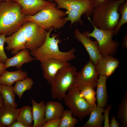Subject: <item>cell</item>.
I'll return each instance as SVG.
<instances>
[{
    "mask_svg": "<svg viewBox=\"0 0 127 127\" xmlns=\"http://www.w3.org/2000/svg\"><path fill=\"white\" fill-rule=\"evenodd\" d=\"M1 83H0V85H1Z\"/></svg>",
    "mask_w": 127,
    "mask_h": 127,
    "instance_id": "cell-42",
    "label": "cell"
},
{
    "mask_svg": "<svg viewBox=\"0 0 127 127\" xmlns=\"http://www.w3.org/2000/svg\"><path fill=\"white\" fill-rule=\"evenodd\" d=\"M22 26L27 40V49L32 52L43 44L46 37V30L30 21H27Z\"/></svg>",
    "mask_w": 127,
    "mask_h": 127,
    "instance_id": "cell-9",
    "label": "cell"
},
{
    "mask_svg": "<svg viewBox=\"0 0 127 127\" xmlns=\"http://www.w3.org/2000/svg\"><path fill=\"white\" fill-rule=\"evenodd\" d=\"M67 14L57 7L55 2H50L41 10L32 16H25V20L35 23L46 30L60 29L66 23Z\"/></svg>",
    "mask_w": 127,
    "mask_h": 127,
    "instance_id": "cell-4",
    "label": "cell"
},
{
    "mask_svg": "<svg viewBox=\"0 0 127 127\" xmlns=\"http://www.w3.org/2000/svg\"><path fill=\"white\" fill-rule=\"evenodd\" d=\"M53 29L50 28L47 32L45 41L40 46L30 52L31 55L36 60L40 62L49 59H55L64 61L68 62L76 58L75 54L76 50L73 48L66 52L61 51L59 49L58 44L59 39L58 35L54 34L50 36Z\"/></svg>",
    "mask_w": 127,
    "mask_h": 127,
    "instance_id": "cell-3",
    "label": "cell"
},
{
    "mask_svg": "<svg viewBox=\"0 0 127 127\" xmlns=\"http://www.w3.org/2000/svg\"><path fill=\"white\" fill-rule=\"evenodd\" d=\"M49 1L50 2H52L53 1V0H45Z\"/></svg>",
    "mask_w": 127,
    "mask_h": 127,
    "instance_id": "cell-40",
    "label": "cell"
},
{
    "mask_svg": "<svg viewBox=\"0 0 127 127\" xmlns=\"http://www.w3.org/2000/svg\"><path fill=\"white\" fill-rule=\"evenodd\" d=\"M28 72L21 69L14 71H6L0 76V83L11 86L17 81L28 77Z\"/></svg>",
    "mask_w": 127,
    "mask_h": 127,
    "instance_id": "cell-20",
    "label": "cell"
},
{
    "mask_svg": "<svg viewBox=\"0 0 127 127\" xmlns=\"http://www.w3.org/2000/svg\"><path fill=\"white\" fill-rule=\"evenodd\" d=\"M34 82L32 79L27 77L24 79L16 82L13 87L14 91L19 98L20 99L25 91L30 90Z\"/></svg>",
    "mask_w": 127,
    "mask_h": 127,
    "instance_id": "cell-26",
    "label": "cell"
},
{
    "mask_svg": "<svg viewBox=\"0 0 127 127\" xmlns=\"http://www.w3.org/2000/svg\"><path fill=\"white\" fill-rule=\"evenodd\" d=\"M10 0H0L1 1H8Z\"/></svg>",
    "mask_w": 127,
    "mask_h": 127,
    "instance_id": "cell-41",
    "label": "cell"
},
{
    "mask_svg": "<svg viewBox=\"0 0 127 127\" xmlns=\"http://www.w3.org/2000/svg\"><path fill=\"white\" fill-rule=\"evenodd\" d=\"M122 47L126 48H127V35L126 34L123 38V43L122 44Z\"/></svg>",
    "mask_w": 127,
    "mask_h": 127,
    "instance_id": "cell-38",
    "label": "cell"
},
{
    "mask_svg": "<svg viewBox=\"0 0 127 127\" xmlns=\"http://www.w3.org/2000/svg\"><path fill=\"white\" fill-rule=\"evenodd\" d=\"M77 72L76 68L71 65L58 71L51 85L52 99H57L60 101L63 99L67 91L73 85Z\"/></svg>",
    "mask_w": 127,
    "mask_h": 127,
    "instance_id": "cell-5",
    "label": "cell"
},
{
    "mask_svg": "<svg viewBox=\"0 0 127 127\" xmlns=\"http://www.w3.org/2000/svg\"><path fill=\"white\" fill-rule=\"evenodd\" d=\"M59 9L78 11L91 17L94 8L92 0H53Z\"/></svg>",
    "mask_w": 127,
    "mask_h": 127,
    "instance_id": "cell-10",
    "label": "cell"
},
{
    "mask_svg": "<svg viewBox=\"0 0 127 127\" xmlns=\"http://www.w3.org/2000/svg\"><path fill=\"white\" fill-rule=\"evenodd\" d=\"M99 75L96 65L89 60L76 73L72 86L80 91L87 87L94 89L96 87Z\"/></svg>",
    "mask_w": 127,
    "mask_h": 127,
    "instance_id": "cell-8",
    "label": "cell"
},
{
    "mask_svg": "<svg viewBox=\"0 0 127 127\" xmlns=\"http://www.w3.org/2000/svg\"><path fill=\"white\" fill-rule=\"evenodd\" d=\"M10 127H27L18 121H16L14 122Z\"/></svg>",
    "mask_w": 127,
    "mask_h": 127,
    "instance_id": "cell-36",
    "label": "cell"
},
{
    "mask_svg": "<svg viewBox=\"0 0 127 127\" xmlns=\"http://www.w3.org/2000/svg\"><path fill=\"white\" fill-rule=\"evenodd\" d=\"M29 50L27 49L21 50L13 57L8 58L5 63V68L13 67L20 69L24 64L33 61L34 58Z\"/></svg>",
    "mask_w": 127,
    "mask_h": 127,
    "instance_id": "cell-17",
    "label": "cell"
},
{
    "mask_svg": "<svg viewBox=\"0 0 127 127\" xmlns=\"http://www.w3.org/2000/svg\"><path fill=\"white\" fill-rule=\"evenodd\" d=\"M67 10L68 16L65 18L66 23L68 20L70 21L71 22V26L75 22H79L80 24H83V22L81 18L82 15L84 14L83 13L78 11L71 9Z\"/></svg>",
    "mask_w": 127,
    "mask_h": 127,
    "instance_id": "cell-30",
    "label": "cell"
},
{
    "mask_svg": "<svg viewBox=\"0 0 127 127\" xmlns=\"http://www.w3.org/2000/svg\"><path fill=\"white\" fill-rule=\"evenodd\" d=\"M40 62L43 76L50 85L60 70L71 65L68 62L53 58L46 59Z\"/></svg>",
    "mask_w": 127,
    "mask_h": 127,
    "instance_id": "cell-11",
    "label": "cell"
},
{
    "mask_svg": "<svg viewBox=\"0 0 127 127\" xmlns=\"http://www.w3.org/2000/svg\"><path fill=\"white\" fill-rule=\"evenodd\" d=\"M110 0H92L94 8L103 5Z\"/></svg>",
    "mask_w": 127,
    "mask_h": 127,
    "instance_id": "cell-35",
    "label": "cell"
},
{
    "mask_svg": "<svg viewBox=\"0 0 127 127\" xmlns=\"http://www.w3.org/2000/svg\"><path fill=\"white\" fill-rule=\"evenodd\" d=\"M126 0H110L105 4L95 8L92 20L87 18L92 25L101 29L114 31L120 19L119 6Z\"/></svg>",
    "mask_w": 127,
    "mask_h": 127,
    "instance_id": "cell-2",
    "label": "cell"
},
{
    "mask_svg": "<svg viewBox=\"0 0 127 127\" xmlns=\"http://www.w3.org/2000/svg\"><path fill=\"white\" fill-rule=\"evenodd\" d=\"M119 123L116 120V117L113 115L110 123V127H119Z\"/></svg>",
    "mask_w": 127,
    "mask_h": 127,
    "instance_id": "cell-34",
    "label": "cell"
},
{
    "mask_svg": "<svg viewBox=\"0 0 127 127\" xmlns=\"http://www.w3.org/2000/svg\"><path fill=\"white\" fill-rule=\"evenodd\" d=\"M0 92L2 95L4 103L16 108L18 104L15 101V94L13 87L1 84L0 86Z\"/></svg>",
    "mask_w": 127,
    "mask_h": 127,
    "instance_id": "cell-25",
    "label": "cell"
},
{
    "mask_svg": "<svg viewBox=\"0 0 127 127\" xmlns=\"http://www.w3.org/2000/svg\"><path fill=\"white\" fill-rule=\"evenodd\" d=\"M106 109H104V127H110V123L109 121V115L110 111L112 108L111 104H109L107 105Z\"/></svg>",
    "mask_w": 127,
    "mask_h": 127,
    "instance_id": "cell-32",
    "label": "cell"
},
{
    "mask_svg": "<svg viewBox=\"0 0 127 127\" xmlns=\"http://www.w3.org/2000/svg\"><path fill=\"white\" fill-rule=\"evenodd\" d=\"M72 114L70 110L65 109L61 118L59 127H74L78 121L76 118L72 116Z\"/></svg>",
    "mask_w": 127,
    "mask_h": 127,
    "instance_id": "cell-27",
    "label": "cell"
},
{
    "mask_svg": "<svg viewBox=\"0 0 127 127\" xmlns=\"http://www.w3.org/2000/svg\"><path fill=\"white\" fill-rule=\"evenodd\" d=\"M94 29L90 32L89 31H84L89 37L95 38L98 44V48L102 56H113L116 53L119 43L112 39L114 31L99 29L92 25Z\"/></svg>",
    "mask_w": 127,
    "mask_h": 127,
    "instance_id": "cell-7",
    "label": "cell"
},
{
    "mask_svg": "<svg viewBox=\"0 0 127 127\" xmlns=\"http://www.w3.org/2000/svg\"><path fill=\"white\" fill-rule=\"evenodd\" d=\"M32 105L33 123V127H41L47 122L45 118L46 104L41 100L37 103L34 99L31 100Z\"/></svg>",
    "mask_w": 127,
    "mask_h": 127,
    "instance_id": "cell-18",
    "label": "cell"
},
{
    "mask_svg": "<svg viewBox=\"0 0 127 127\" xmlns=\"http://www.w3.org/2000/svg\"><path fill=\"white\" fill-rule=\"evenodd\" d=\"M20 109L4 103L0 109V127H10L16 121Z\"/></svg>",
    "mask_w": 127,
    "mask_h": 127,
    "instance_id": "cell-16",
    "label": "cell"
},
{
    "mask_svg": "<svg viewBox=\"0 0 127 127\" xmlns=\"http://www.w3.org/2000/svg\"><path fill=\"white\" fill-rule=\"evenodd\" d=\"M21 7L22 13L25 16H32L38 12L50 2L45 0H13Z\"/></svg>",
    "mask_w": 127,
    "mask_h": 127,
    "instance_id": "cell-15",
    "label": "cell"
},
{
    "mask_svg": "<svg viewBox=\"0 0 127 127\" xmlns=\"http://www.w3.org/2000/svg\"><path fill=\"white\" fill-rule=\"evenodd\" d=\"M25 16L16 2L0 1V35L9 36L17 31L27 22Z\"/></svg>",
    "mask_w": 127,
    "mask_h": 127,
    "instance_id": "cell-1",
    "label": "cell"
},
{
    "mask_svg": "<svg viewBox=\"0 0 127 127\" xmlns=\"http://www.w3.org/2000/svg\"><path fill=\"white\" fill-rule=\"evenodd\" d=\"M61 118L53 119L46 122L41 127H59Z\"/></svg>",
    "mask_w": 127,
    "mask_h": 127,
    "instance_id": "cell-33",
    "label": "cell"
},
{
    "mask_svg": "<svg viewBox=\"0 0 127 127\" xmlns=\"http://www.w3.org/2000/svg\"><path fill=\"white\" fill-rule=\"evenodd\" d=\"M80 94L92 107L96 106L95 103L96 99L95 97V92L94 88L89 87H85L80 91Z\"/></svg>",
    "mask_w": 127,
    "mask_h": 127,
    "instance_id": "cell-28",
    "label": "cell"
},
{
    "mask_svg": "<svg viewBox=\"0 0 127 127\" xmlns=\"http://www.w3.org/2000/svg\"><path fill=\"white\" fill-rule=\"evenodd\" d=\"M16 121L21 123L27 127H33V120L32 107L26 105L20 108Z\"/></svg>",
    "mask_w": 127,
    "mask_h": 127,
    "instance_id": "cell-23",
    "label": "cell"
},
{
    "mask_svg": "<svg viewBox=\"0 0 127 127\" xmlns=\"http://www.w3.org/2000/svg\"><path fill=\"white\" fill-rule=\"evenodd\" d=\"M103 107L96 106L91 111L88 120L83 126V127H102L104 122Z\"/></svg>",
    "mask_w": 127,
    "mask_h": 127,
    "instance_id": "cell-22",
    "label": "cell"
},
{
    "mask_svg": "<svg viewBox=\"0 0 127 127\" xmlns=\"http://www.w3.org/2000/svg\"><path fill=\"white\" fill-rule=\"evenodd\" d=\"M6 36L5 34L0 35V61L4 63L8 58L4 52V48Z\"/></svg>",
    "mask_w": 127,
    "mask_h": 127,
    "instance_id": "cell-31",
    "label": "cell"
},
{
    "mask_svg": "<svg viewBox=\"0 0 127 127\" xmlns=\"http://www.w3.org/2000/svg\"><path fill=\"white\" fill-rule=\"evenodd\" d=\"M107 78L105 76L99 75L96 87L95 92L97 100V106L104 107L107 106L108 95L106 88Z\"/></svg>",
    "mask_w": 127,
    "mask_h": 127,
    "instance_id": "cell-19",
    "label": "cell"
},
{
    "mask_svg": "<svg viewBox=\"0 0 127 127\" xmlns=\"http://www.w3.org/2000/svg\"><path fill=\"white\" fill-rule=\"evenodd\" d=\"M116 118L122 127H127V92H126L118 105Z\"/></svg>",
    "mask_w": 127,
    "mask_h": 127,
    "instance_id": "cell-24",
    "label": "cell"
},
{
    "mask_svg": "<svg viewBox=\"0 0 127 127\" xmlns=\"http://www.w3.org/2000/svg\"><path fill=\"white\" fill-rule=\"evenodd\" d=\"M118 11L120 13L121 16L114 31L115 35L118 34L122 26L127 23V0L119 6Z\"/></svg>",
    "mask_w": 127,
    "mask_h": 127,
    "instance_id": "cell-29",
    "label": "cell"
},
{
    "mask_svg": "<svg viewBox=\"0 0 127 127\" xmlns=\"http://www.w3.org/2000/svg\"><path fill=\"white\" fill-rule=\"evenodd\" d=\"M119 64L118 59L110 55L102 56L98 61L96 66L99 75L107 78L114 72Z\"/></svg>",
    "mask_w": 127,
    "mask_h": 127,
    "instance_id": "cell-14",
    "label": "cell"
},
{
    "mask_svg": "<svg viewBox=\"0 0 127 127\" xmlns=\"http://www.w3.org/2000/svg\"><path fill=\"white\" fill-rule=\"evenodd\" d=\"M63 99L65 104L71 112L72 116L77 117L80 121L90 116L93 108L87 101L81 97L80 91L72 86L68 90Z\"/></svg>",
    "mask_w": 127,
    "mask_h": 127,
    "instance_id": "cell-6",
    "label": "cell"
},
{
    "mask_svg": "<svg viewBox=\"0 0 127 127\" xmlns=\"http://www.w3.org/2000/svg\"><path fill=\"white\" fill-rule=\"evenodd\" d=\"M4 101L2 94L0 92V109L4 106Z\"/></svg>",
    "mask_w": 127,
    "mask_h": 127,
    "instance_id": "cell-39",
    "label": "cell"
},
{
    "mask_svg": "<svg viewBox=\"0 0 127 127\" xmlns=\"http://www.w3.org/2000/svg\"><path fill=\"white\" fill-rule=\"evenodd\" d=\"M5 49L15 55L20 51L27 49V40L23 26L11 35L6 37Z\"/></svg>",
    "mask_w": 127,
    "mask_h": 127,
    "instance_id": "cell-13",
    "label": "cell"
},
{
    "mask_svg": "<svg viewBox=\"0 0 127 127\" xmlns=\"http://www.w3.org/2000/svg\"><path fill=\"white\" fill-rule=\"evenodd\" d=\"M6 71L5 63L0 61V76Z\"/></svg>",
    "mask_w": 127,
    "mask_h": 127,
    "instance_id": "cell-37",
    "label": "cell"
},
{
    "mask_svg": "<svg viewBox=\"0 0 127 127\" xmlns=\"http://www.w3.org/2000/svg\"><path fill=\"white\" fill-rule=\"evenodd\" d=\"M74 36L86 49L89 56L90 60L96 65L102 57L98 49L97 41L92 40L84 31L81 32L77 28L75 30Z\"/></svg>",
    "mask_w": 127,
    "mask_h": 127,
    "instance_id": "cell-12",
    "label": "cell"
},
{
    "mask_svg": "<svg viewBox=\"0 0 127 127\" xmlns=\"http://www.w3.org/2000/svg\"><path fill=\"white\" fill-rule=\"evenodd\" d=\"M64 107L59 101H49L46 103L45 118L47 121L61 118L64 110Z\"/></svg>",
    "mask_w": 127,
    "mask_h": 127,
    "instance_id": "cell-21",
    "label": "cell"
}]
</instances>
